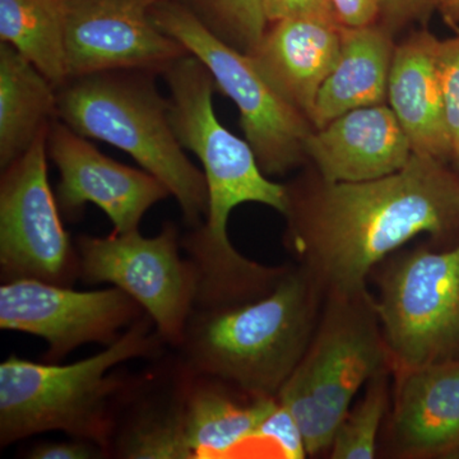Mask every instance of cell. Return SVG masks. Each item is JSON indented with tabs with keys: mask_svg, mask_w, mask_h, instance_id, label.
Wrapping results in <instances>:
<instances>
[{
	"mask_svg": "<svg viewBox=\"0 0 459 459\" xmlns=\"http://www.w3.org/2000/svg\"><path fill=\"white\" fill-rule=\"evenodd\" d=\"M146 312L123 290L75 291L39 280L7 281L0 287V328L47 341V362H57L86 343H114L120 331Z\"/></svg>",
	"mask_w": 459,
	"mask_h": 459,
	"instance_id": "8fae6325",
	"label": "cell"
},
{
	"mask_svg": "<svg viewBox=\"0 0 459 459\" xmlns=\"http://www.w3.org/2000/svg\"><path fill=\"white\" fill-rule=\"evenodd\" d=\"M271 444L280 458L301 459L307 455L300 425L291 411L277 400L276 407L268 413L256 429L252 443Z\"/></svg>",
	"mask_w": 459,
	"mask_h": 459,
	"instance_id": "484cf974",
	"label": "cell"
},
{
	"mask_svg": "<svg viewBox=\"0 0 459 459\" xmlns=\"http://www.w3.org/2000/svg\"><path fill=\"white\" fill-rule=\"evenodd\" d=\"M80 277L111 283L131 295L152 318L165 342L179 347L198 295L193 262L179 255V230L166 222L161 232L144 238L140 230L74 241Z\"/></svg>",
	"mask_w": 459,
	"mask_h": 459,
	"instance_id": "9c48e42d",
	"label": "cell"
},
{
	"mask_svg": "<svg viewBox=\"0 0 459 459\" xmlns=\"http://www.w3.org/2000/svg\"><path fill=\"white\" fill-rule=\"evenodd\" d=\"M342 26L325 17H295L268 25L253 60L274 91L310 122L323 83L337 65Z\"/></svg>",
	"mask_w": 459,
	"mask_h": 459,
	"instance_id": "9a60e30c",
	"label": "cell"
},
{
	"mask_svg": "<svg viewBox=\"0 0 459 459\" xmlns=\"http://www.w3.org/2000/svg\"><path fill=\"white\" fill-rule=\"evenodd\" d=\"M152 18L207 66L216 89L234 102L246 140L267 177L287 174L307 161L305 141L312 123L281 98L250 54L217 38L179 0H162Z\"/></svg>",
	"mask_w": 459,
	"mask_h": 459,
	"instance_id": "52a82bcc",
	"label": "cell"
},
{
	"mask_svg": "<svg viewBox=\"0 0 459 459\" xmlns=\"http://www.w3.org/2000/svg\"><path fill=\"white\" fill-rule=\"evenodd\" d=\"M108 452L99 444L72 437L69 442H45L33 446L27 458L33 459H95Z\"/></svg>",
	"mask_w": 459,
	"mask_h": 459,
	"instance_id": "f1b7e54d",
	"label": "cell"
},
{
	"mask_svg": "<svg viewBox=\"0 0 459 459\" xmlns=\"http://www.w3.org/2000/svg\"><path fill=\"white\" fill-rule=\"evenodd\" d=\"M394 437L401 453L435 457L459 448V359L398 371Z\"/></svg>",
	"mask_w": 459,
	"mask_h": 459,
	"instance_id": "e0dca14e",
	"label": "cell"
},
{
	"mask_svg": "<svg viewBox=\"0 0 459 459\" xmlns=\"http://www.w3.org/2000/svg\"><path fill=\"white\" fill-rule=\"evenodd\" d=\"M305 155L327 181H365L400 171L412 157L409 138L389 105L347 111L305 141Z\"/></svg>",
	"mask_w": 459,
	"mask_h": 459,
	"instance_id": "5bb4252c",
	"label": "cell"
},
{
	"mask_svg": "<svg viewBox=\"0 0 459 459\" xmlns=\"http://www.w3.org/2000/svg\"><path fill=\"white\" fill-rule=\"evenodd\" d=\"M48 155L60 174L57 205L71 220L92 204L111 220L114 232L135 231L147 211L171 195L150 172L104 155L59 119L51 124L48 134Z\"/></svg>",
	"mask_w": 459,
	"mask_h": 459,
	"instance_id": "4fadbf2b",
	"label": "cell"
},
{
	"mask_svg": "<svg viewBox=\"0 0 459 459\" xmlns=\"http://www.w3.org/2000/svg\"><path fill=\"white\" fill-rule=\"evenodd\" d=\"M261 5L268 25L289 18L307 16L336 21L327 0H261Z\"/></svg>",
	"mask_w": 459,
	"mask_h": 459,
	"instance_id": "83f0119b",
	"label": "cell"
},
{
	"mask_svg": "<svg viewBox=\"0 0 459 459\" xmlns=\"http://www.w3.org/2000/svg\"><path fill=\"white\" fill-rule=\"evenodd\" d=\"M287 188L286 243L327 294L367 291L370 272L398 247L459 228V177L431 156L413 153L400 171L377 179L316 174Z\"/></svg>",
	"mask_w": 459,
	"mask_h": 459,
	"instance_id": "6da1fadb",
	"label": "cell"
},
{
	"mask_svg": "<svg viewBox=\"0 0 459 459\" xmlns=\"http://www.w3.org/2000/svg\"><path fill=\"white\" fill-rule=\"evenodd\" d=\"M323 291L300 265L287 268L258 298L195 307L179 346L181 365L241 394L277 398L312 342Z\"/></svg>",
	"mask_w": 459,
	"mask_h": 459,
	"instance_id": "7a4b0ae2",
	"label": "cell"
},
{
	"mask_svg": "<svg viewBox=\"0 0 459 459\" xmlns=\"http://www.w3.org/2000/svg\"><path fill=\"white\" fill-rule=\"evenodd\" d=\"M391 365L369 292H332L307 352L277 400L291 411L307 455L331 448L361 386Z\"/></svg>",
	"mask_w": 459,
	"mask_h": 459,
	"instance_id": "8992f818",
	"label": "cell"
},
{
	"mask_svg": "<svg viewBox=\"0 0 459 459\" xmlns=\"http://www.w3.org/2000/svg\"><path fill=\"white\" fill-rule=\"evenodd\" d=\"M374 307L395 373L459 351V244L446 252L413 250L379 280Z\"/></svg>",
	"mask_w": 459,
	"mask_h": 459,
	"instance_id": "ba28073f",
	"label": "cell"
},
{
	"mask_svg": "<svg viewBox=\"0 0 459 459\" xmlns=\"http://www.w3.org/2000/svg\"><path fill=\"white\" fill-rule=\"evenodd\" d=\"M170 90L172 129L184 150L204 166L208 188L205 221L193 228L183 246L199 276L226 281L246 271L249 259L228 238L230 214L243 204H259L287 213L289 188L263 172L252 146L217 119L216 83L207 66L192 54L175 60L161 74Z\"/></svg>",
	"mask_w": 459,
	"mask_h": 459,
	"instance_id": "3957f363",
	"label": "cell"
},
{
	"mask_svg": "<svg viewBox=\"0 0 459 459\" xmlns=\"http://www.w3.org/2000/svg\"><path fill=\"white\" fill-rule=\"evenodd\" d=\"M186 380L183 368L179 389L168 406L143 409L141 415L133 416L110 449L122 458L193 459L184 431Z\"/></svg>",
	"mask_w": 459,
	"mask_h": 459,
	"instance_id": "7402d4cb",
	"label": "cell"
},
{
	"mask_svg": "<svg viewBox=\"0 0 459 459\" xmlns=\"http://www.w3.org/2000/svg\"><path fill=\"white\" fill-rule=\"evenodd\" d=\"M48 134L3 169L0 180V267L4 282L39 280L71 286L78 255L63 228L48 178Z\"/></svg>",
	"mask_w": 459,
	"mask_h": 459,
	"instance_id": "30bf717a",
	"label": "cell"
},
{
	"mask_svg": "<svg viewBox=\"0 0 459 459\" xmlns=\"http://www.w3.org/2000/svg\"><path fill=\"white\" fill-rule=\"evenodd\" d=\"M155 75L113 71L74 78L56 90L57 117L82 137L128 153L165 184L195 228L207 216V181L175 135L170 100L157 90Z\"/></svg>",
	"mask_w": 459,
	"mask_h": 459,
	"instance_id": "5b68a950",
	"label": "cell"
},
{
	"mask_svg": "<svg viewBox=\"0 0 459 459\" xmlns=\"http://www.w3.org/2000/svg\"><path fill=\"white\" fill-rule=\"evenodd\" d=\"M440 40L422 29L395 44L388 81L389 108L416 155L453 159L439 72Z\"/></svg>",
	"mask_w": 459,
	"mask_h": 459,
	"instance_id": "2e32d148",
	"label": "cell"
},
{
	"mask_svg": "<svg viewBox=\"0 0 459 459\" xmlns=\"http://www.w3.org/2000/svg\"><path fill=\"white\" fill-rule=\"evenodd\" d=\"M394 49V36L377 23L342 27L340 57L310 115L313 128H323L355 108L385 104Z\"/></svg>",
	"mask_w": 459,
	"mask_h": 459,
	"instance_id": "d6986e66",
	"label": "cell"
},
{
	"mask_svg": "<svg viewBox=\"0 0 459 459\" xmlns=\"http://www.w3.org/2000/svg\"><path fill=\"white\" fill-rule=\"evenodd\" d=\"M57 117L53 83L11 45L0 44V166L31 148Z\"/></svg>",
	"mask_w": 459,
	"mask_h": 459,
	"instance_id": "ffe728a7",
	"label": "cell"
},
{
	"mask_svg": "<svg viewBox=\"0 0 459 459\" xmlns=\"http://www.w3.org/2000/svg\"><path fill=\"white\" fill-rule=\"evenodd\" d=\"M377 25L395 36L412 23L427 25L434 14H442L446 25L459 29V0H377Z\"/></svg>",
	"mask_w": 459,
	"mask_h": 459,
	"instance_id": "d4e9b609",
	"label": "cell"
},
{
	"mask_svg": "<svg viewBox=\"0 0 459 459\" xmlns=\"http://www.w3.org/2000/svg\"><path fill=\"white\" fill-rule=\"evenodd\" d=\"M144 314L104 351L74 364L33 362L11 356L0 364V444L45 431H63L110 452L113 403L128 392L117 365L159 352L164 338Z\"/></svg>",
	"mask_w": 459,
	"mask_h": 459,
	"instance_id": "277c9868",
	"label": "cell"
},
{
	"mask_svg": "<svg viewBox=\"0 0 459 459\" xmlns=\"http://www.w3.org/2000/svg\"><path fill=\"white\" fill-rule=\"evenodd\" d=\"M439 72L453 160L459 166V29L453 38L440 40Z\"/></svg>",
	"mask_w": 459,
	"mask_h": 459,
	"instance_id": "4316f807",
	"label": "cell"
},
{
	"mask_svg": "<svg viewBox=\"0 0 459 459\" xmlns=\"http://www.w3.org/2000/svg\"><path fill=\"white\" fill-rule=\"evenodd\" d=\"M217 38L252 54L268 29L261 0H179Z\"/></svg>",
	"mask_w": 459,
	"mask_h": 459,
	"instance_id": "cb8c5ba5",
	"label": "cell"
},
{
	"mask_svg": "<svg viewBox=\"0 0 459 459\" xmlns=\"http://www.w3.org/2000/svg\"><path fill=\"white\" fill-rule=\"evenodd\" d=\"M388 404L386 369L368 382L362 400L350 409L334 434L331 458L370 459L377 455V440Z\"/></svg>",
	"mask_w": 459,
	"mask_h": 459,
	"instance_id": "603a6c76",
	"label": "cell"
},
{
	"mask_svg": "<svg viewBox=\"0 0 459 459\" xmlns=\"http://www.w3.org/2000/svg\"><path fill=\"white\" fill-rule=\"evenodd\" d=\"M162 0H65V56L69 81L101 72L161 74L188 56L162 31L152 9Z\"/></svg>",
	"mask_w": 459,
	"mask_h": 459,
	"instance_id": "7c38bea8",
	"label": "cell"
},
{
	"mask_svg": "<svg viewBox=\"0 0 459 459\" xmlns=\"http://www.w3.org/2000/svg\"><path fill=\"white\" fill-rule=\"evenodd\" d=\"M0 41L25 56L56 90L68 82L65 0H0Z\"/></svg>",
	"mask_w": 459,
	"mask_h": 459,
	"instance_id": "44dd1931",
	"label": "cell"
},
{
	"mask_svg": "<svg viewBox=\"0 0 459 459\" xmlns=\"http://www.w3.org/2000/svg\"><path fill=\"white\" fill-rule=\"evenodd\" d=\"M338 25L356 29L377 25L380 8L377 0H327Z\"/></svg>",
	"mask_w": 459,
	"mask_h": 459,
	"instance_id": "f546056e",
	"label": "cell"
},
{
	"mask_svg": "<svg viewBox=\"0 0 459 459\" xmlns=\"http://www.w3.org/2000/svg\"><path fill=\"white\" fill-rule=\"evenodd\" d=\"M186 371L184 431L192 457H230L252 443L277 398L252 397L212 377Z\"/></svg>",
	"mask_w": 459,
	"mask_h": 459,
	"instance_id": "ac0fdd59",
	"label": "cell"
}]
</instances>
